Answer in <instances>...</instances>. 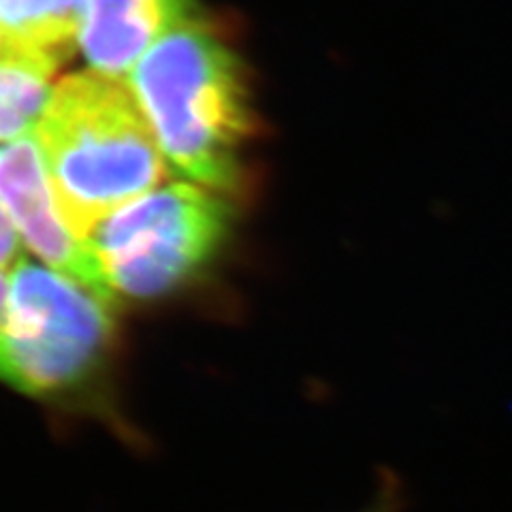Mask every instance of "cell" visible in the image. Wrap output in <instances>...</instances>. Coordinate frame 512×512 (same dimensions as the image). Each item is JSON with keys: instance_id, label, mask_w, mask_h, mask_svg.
Listing matches in <instances>:
<instances>
[{"instance_id": "obj_5", "label": "cell", "mask_w": 512, "mask_h": 512, "mask_svg": "<svg viewBox=\"0 0 512 512\" xmlns=\"http://www.w3.org/2000/svg\"><path fill=\"white\" fill-rule=\"evenodd\" d=\"M0 205L47 265L111 299L88 244L79 242L58 214L37 141L18 139L0 150Z\"/></svg>"}, {"instance_id": "obj_4", "label": "cell", "mask_w": 512, "mask_h": 512, "mask_svg": "<svg viewBox=\"0 0 512 512\" xmlns=\"http://www.w3.org/2000/svg\"><path fill=\"white\" fill-rule=\"evenodd\" d=\"M227 227L224 205L190 184L154 188L103 220L86 239L107 291L154 297L210 259Z\"/></svg>"}, {"instance_id": "obj_7", "label": "cell", "mask_w": 512, "mask_h": 512, "mask_svg": "<svg viewBox=\"0 0 512 512\" xmlns=\"http://www.w3.org/2000/svg\"><path fill=\"white\" fill-rule=\"evenodd\" d=\"M62 60L0 41V139L18 141L37 131L54 96L52 75Z\"/></svg>"}, {"instance_id": "obj_3", "label": "cell", "mask_w": 512, "mask_h": 512, "mask_svg": "<svg viewBox=\"0 0 512 512\" xmlns=\"http://www.w3.org/2000/svg\"><path fill=\"white\" fill-rule=\"evenodd\" d=\"M111 331V299L52 267L22 261L0 318V380L50 393L82 378Z\"/></svg>"}, {"instance_id": "obj_8", "label": "cell", "mask_w": 512, "mask_h": 512, "mask_svg": "<svg viewBox=\"0 0 512 512\" xmlns=\"http://www.w3.org/2000/svg\"><path fill=\"white\" fill-rule=\"evenodd\" d=\"M82 20L84 0H0V41L64 60Z\"/></svg>"}, {"instance_id": "obj_9", "label": "cell", "mask_w": 512, "mask_h": 512, "mask_svg": "<svg viewBox=\"0 0 512 512\" xmlns=\"http://www.w3.org/2000/svg\"><path fill=\"white\" fill-rule=\"evenodd\" d=\"M18 254V229L0 205V267L9 265Z\"/></svg>"}, {"instance_id": "obj_1", "label": "cell", "mask_w": 512, "mask_h": 512, "mask_svg": "<svg viewBox=\"0 0 512 512\" xmlns=\"http://www.w3.org/2000/svg\"><path fill=\"white\" fill-rule=\"evenodd\" d=\"M35 137L58 214L79 242L165 178L152 126L118 77L64 79Z\"/></svg>"}, {"instance_id": "obj_6", "label": "cell", "mask_w": 512, "mask_h": 512, "mask_svg": "<svg viewBox=\"0 0 512 512\" xmlns=\"http://www.w3.org/2000/svg\"><path fill=\"white\" fill-rule=\"evenodd\" d=\"M188 20L190 0H84L79 45L96 73L120 79Z\"/></svg>"}, {"instance_id": "obj_2", "label": "cell", "mask_w": 512, "mask_h": 512, "mask_svg": "<svg viewBox=\"0 0 512 512\" xmlns=\"http://www.w3.org/2000/svg\"><path fill=\"white\" fill-rule=\"evenodd\" d=\"M131 90L169 163L210 188H233L250 133L233 54L188 20L169 30L131 71Z\"/></svg>"}, {"instance_id": "obj_10", "label": "cell", "mask_w": 512, "mask_h": 512, "mask_svg": "<svg viewBox=\"0 0 512 512\" xmlns=\"http://www.w3.org/2000/svg\"><path fill=\"white\" fill-rule=\"evenodd\" d=\"M7 291H9V280H5L3 276H0V318H3V314H5Z\"/></svg>"}]
</instances>
